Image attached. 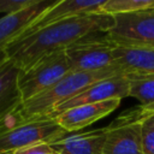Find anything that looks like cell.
I'll list each match as a JSON object with an SVG mask.
<instances>
[{
  "mask_svg": "<svg viewBox=\"0 0 154 154\" xmlns=\"http://www.w3.org/2000/svg\"><path fill=\"white\" fill-rule=\"evenodd\" d=\"M113 25V17L107 14H85L49 24L24 37H19L4 48L6 58L19 70H25L38 59L65 51L81 38L107 32Z\"/></svg>",
  "mask_w": 154,
  "mask_h": 154,
  "instance_id": "6da1fadb",
  "label": "cell"
},
{
  "mask_svg": "<svg viewBox=\"0 0 154 154\" xmlns=\"http://www.w3.org/2000/svg\"><path fill=\"white\" fill-rule=\"evenodd\" d=\"M119 75H124V73L117 66L94 72L71 71L43 93L23 102L14 113L17 124L19 125L23 123L46 119V117L57 106L73 97L78 93L83 91L90 84Z\"/></svg>",
  "mask_w": 154,
  "mask_h": 154,
  "instance_id": "7a4b0ae2",
  "label": "cell"
},
{
  "mask_svg": "<svg viewBox=\"0 0 154 154\" xmlns=\"http://www.w3.org/2000/svg\"><path fill=\"white\" fill-rule=\"evenodd\" d=\"M71 72L65 51L48 54L25 70H20L18 89L22 103L43 93Z\"/></svg>",
  "mask_w": 154,
  "mask_h": 154,
  "instance_id": "3957f363",
  "label": "cell"
},
{
  "mask_svg": "<svg viewBox=\"0 0 154 154\" xmlns=\"http://www.w3.org/2000/svg\"><path fill=\"white\" fill-rule=\"evenodd\" d=\"M116 45L106 32L88 35L65 49L73 72H94L114 67L113 49Z\"/></svg>",
  "mask_w": 154,
  "mask_h": 154,
  "instance_id": "277c9868",
  "label": "cell"
},
{
  "mask_svg": "<svg viewBox=\"0 0 154 154\" xmlns=\"http://www.w3.org/2000/svg\"><path fill=\"white\" fill-rule=\"evenodd\" d=\"M146 117L140 106L122 113L109 125L102 154H143L142 122Z\"/></svg>",
  "mask_w": 154,
  "mask_h": 154,
  "instance_id": "5b68a950",
  "label": "cell"
},
{
  "mask_svg": "<svg viewBox=\"0 0 154 154\" xmlns=\"http://www.w3.org/2000/svg\"><path fill=\"white\" fill-rule=\"evenodd\" d=\"M106 35L116 46L154 48V8L114 16Z\"/></svg>",
  "mask_w": 154,
  "mask_h": 154,
  "instance_id": "8992f818",
  "label": "cell"
},
{
  "mask_svg": "<svg viewBox=\"0 0 154 154\" xmlns=\"http://www.w3.org/2000/svg\"><path fill=\"white\" fill-rule=\"evenodd\" d=\"M67 134L53 119L23 123L0 132V154H12L37 143H52Z\"/></svg>",
  "mask_w": 154,
  "mask_h": 154,
  "instance_id": "52a82bcc",
  "label": "cell"
},
{
  "mask_svg": "<svg viewBox=\"0 0 154 154\" xmlns=\"http://www.w3.org/2000/svg\"><path fill=\"white\" fill-rule=\"evenodd\" d=\"M128 96H129V79L126 75H119V76L105 78L90 84L83 91L78 93L73 97L57 106L46 117V119H54L66 109H70L81 105L101 102V101L112 100V99L122 100L123 97H128Z\"/></svg>",
  "mask_w": 154,
  "mask_h": 154,
  "instance_id": "ba28073f",
  "label": "cell"
},
{
  "mask_svg": "<svg viewBox=\"0 0 154 154\" xmlns=\"http://www.w3.org/2000/svg\"><path fill=\"white\" fill-rule=\"evenodd\" d=\"M19 73L20 70L8 59L0 64V132L18 125L14 113L22 105Z\"/></svg>",
  "mask_w": 154,
  "mask_h": 154,
  "instance_id": "9c48e42d",
  "label": "cell"
},
{
  "mask_svg": "<svg viewBox=\"0 0 154 154\" xmlns=\"http://www.w3.org/2000/svg\"><path fill=\"white\" fill-rule=\"evenodd\" d=\"M103 1L105 0H57L51 7H48L42 14H40L19 37H24L60 20L85 14L100 13V7Z\"/></svg>",
  "mask_w": 154,
  "mask_h": 154,
  "instance_id": "30bf717a",
  "label": "cell"
},
{
  "mask_svg": "<svg viewBox=\"0 0 154 154\" xmlns=\"http://www.w3.org/2000/svg\"><path fill=\"white\" fill-rule=\"evenodd\" d=\"M119 105H120L119 99L81 105V106L66 109L65 112L55 117L53 120H55L57 124L61 126L66 132L73 134L95 123L96 120L105 118L106 116L112 113L114 109H117Z\"/></svg>",
  "mask_w": 154,
  "mask_h": 154,
  "instance_id": "8fae6325",
  "label": "cell"
},
{
  "mask_svg": "<svg viewBox=\"0 0 154 154\" xmlns=\"http://www.w3.org/2000/svg\"><path fill=\"white\" fill-rule=\"evenodd\" d=\"M57 0H36L32 5L0 18V51L18 38L34 20Z\"/></svg>",
  "mask_w": 154,
  "mask_h": 154,
  "instance_id": "7c38bea8",
  "label": "cell"
},
{
  "mask_svg": "<svg viewBox=\"0 0 154 154\" xmlns=\"http://www.w3.org/2000/svg\"><path fill=\"white\" fill-rule=\"evenodd\" d=\"M107 126L87 132L67 134L51 144L59 154H102Z\"/></svg>",
  "mask_w": 154,
  "mask_h": 154,
  "instance_id": "4fadbf2b",
  "label": "cell"
},
{
  "mask_svg": "<svg viewBox=\"0 0 154 154\" xmlns=\"http://www.w3.org/2000/svg\"><path fill=\"white\" fill-rule=\"evenodd\" d=\"M113 59L124 75H154V48L116 46Z\"/></svg>",
  "mask_w": 154,
  "mask_h": 154,
  "instance_id": "5bb4252c",
  "label": "cell"
},
{
  "mask_svg": "<svg viewBox=\"0 0 154 154\" xmlns=\"http://www.w3.org/2000/svg\"><path fill=\"white\" fill-rule=\"evenodd\" d=\"M129 96L135 97L144 111L154 107V75H126Z\"/></svg>",
  "mask_w": 154,
  "mask_h": 154,
  "instance_id": "9a60e30c",
  "label": "cell"
},
{
  "mask_svg": "<svg viewBox=\"0 0 154 154\" xmlns=\"http://www.w3.org/2000/svg\"><path fill=\"white\" fill-rule=\"evenodd\" d=\"M152 8H154V0H105L100 7V14L114 17Z\"/></svg>",
  "mask_w": 154,
  "mask_h": 154,
  "instance_id": "2e32d148",
  "label": "cell"
},
{
  "mask_svg": "<svg viewBox=\"0 0 154 154\" xmlns=\"http://www.w3.org/2000/svg\"><path fill=\"white\" fill-rule=\"evenodd\" d=\"M142 153L154 154V125L149 119L148 112H146L142 122Z\"/></svg>",
  "mask_w": 154,
  "mask_h": 154,
  "instance_id": "e0dca14e",
  "label": "cell"
},
{
  "mask_svg": "<svg viewBox=\"0 0 154 154\" xmlns=\"http://www.w3.org/2000/svg\"><path fill=\"white\" fill-rule=\"evenodd\" d=\"M12 154H59L51 143H37L20 148Z\"/></svg>",
  "mask_w": 154,
  "mask_h": 154,
  "instance_id": "ac0fdd59",
  "label": "cell"
},
{
  "mask_svg": "<svg viewBox=\"0 0 154 154\" xmlns=\"http://www.w3.org/2000/svg\"><path fill=\"white\" fill-rule=\"evenodd\" d=\"M36 0H0V13L8 14L32 5Z\"/></svg>",
  "mask_w": 154,
  "mask_h": 154,
  "instance_id": "d6986e66",
  "label": "cell"
},
{
  "mask_svg": "<svg viewBox=\"0 0 154 154\" xmlns=\"http://www.w3.org/2000/svg\"><path fill=\"white\" fill-rule=\"evenodd\" d=\"M6 59H7V58H6V55H5V52H4V51H0V64L4 63Z\"/></svg>",
  "mask_w": 154,
  "mask_h": 154,
  "instance_id": "ffe728a7",
  "label": "cell"
},
{
  "mask_svg": "<svg viewBox=\"0 0 154 154\" xmlns=\"http://www.w3.org/2000/svg\"><path fill=\"white\" fill-rule=\"evenodd\" d=\"M149 119H150V122H152L153 125H154V113H149Z\"/></svg>",
  "mask_w": 154,
  "mask_h": 154,
  "instance_id": "44dd1931",
  "label": "cell"
},
{
  "mask_svg": "<svg viewBox=\"0 0 154 154\" xmlns=\"http://www.w3.org/2000/svg\"><path fill=\"white\" fill-rule=\"evenodd\" d=\"M144 112H148V113H154V107H152L149 111H144Z\"/></svg>",
  "mask_w": 154,
  "mask_h": 154,
  "instance_id": "7402d4cb",
  "label": "cell"
}]
</instances>
